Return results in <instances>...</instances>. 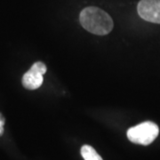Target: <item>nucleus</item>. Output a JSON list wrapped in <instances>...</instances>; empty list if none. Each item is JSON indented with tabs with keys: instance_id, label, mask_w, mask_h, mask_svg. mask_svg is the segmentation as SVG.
<instances>
[{
	"instance_id": "2",
	"label": "nucleus",
	"mask_w": 160,
	"mask_h": 160,
	"mask_svg": "<svg viewBox=\"0 0 160 160\" xmlns=\"http://www.w3.org/2000/svg\"><path fill=\"white\" fill-rule=\"evenodd\" d=\"M158 132L159 129L158 125L153 122L147 121L128 129L126 135L132 142L141 145H149L158 137Z\"/></svg>"
},
{
	"instance_id": "6",
	"label": "nucleus",
	"mask_w": 160,
	"mask_h": 160,
	"mask_svg": "<svg viewBox=\"0 0 160 160\" xmlns=\"http://www.w3.org/2000/svg\"><path fill=\"white\" fill-rule=\"evenodd\" d=\"M5 122H6V120L4 118V117L0 114V136L4 132V125H5Z\"/></svg>"
},
{
	"instance_id": "5",
	"label": "nucleus",
	"mask_w": 160,
	"mask_h": 160,
	"mask_svg": "<svg viewBox=\"0 0 160 160\" xmlns=\"http://www.w3.org/2000/svg\"><path fill=\"white\" fill-rule=\"evenodd\" d=\"M81 155L85 160H102L95 149L89 145H84L81 148Z\"/></svg>"
},
{
	"instance_id": "1",
	"label": "nucleus",
	"mask_w": 160,
	"mask_h": 160,
	"mask_svg": "<svg viewBox=\"0 0 160 160\" xmlns=\"http://www.w3.org/2000/svg\"><path fill=\"white\" fill-rule=\"evenodd\" d=\"M79 21L84 29L99 36L109 34L114 26L113 21L109 14L94 6H89L83 9L80 12Z\"/></svg>"
},
{
	"instance_id": "4",
	"label": "nucleus",
	"mask_w": 160,
	"mask_h": 160,
	"mask_svg": "<svg viewBox=\"0 0 160 160\" xmlns=\"http://www.w3.org/2000/svg\"><path fill=\"white\" fill-rule=\"evenodd\" d=\"M137 10L143 20L160 24V0H141Z\"/></svg>"
},
{
	"instance_id": "3",
	"label": "nucleus",
	"mask_w": 160,
	"mask_h": 160,
	"mask_svg": "<svg viewBox=\"0 0 160 160\" xmlns=\"http://www.w3.org/2000/svg\"><path fill=\"white\" fill-rule=\"evenodd\" d=\"M46 72V66L45 63L38 62L34 63L29 70L23 75L22 85L26 89L35 90L42 86L43 75Z\"/></svg>"
}]
</instances>
